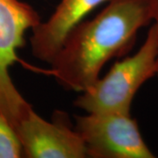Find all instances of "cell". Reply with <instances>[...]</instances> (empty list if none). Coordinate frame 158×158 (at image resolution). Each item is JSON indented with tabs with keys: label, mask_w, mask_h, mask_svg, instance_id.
<instances>
[{
	"label": "cell",
	"mask_w": 158,
	"mask_h": 158,
	"mask_svg": "<svg viewBox=\"0 0 158 158\" xmlns=\"http://www.w3.org/2000/svg\"><path fill=\"white\" fill-rule=\"evenodd\" d=\"M150 21L148 0H108L97 16L69 33L51 61L50 74L69 90L85 91L99 78L104 65L129 49Z\"/></svg>",
	"instance_id": "1"
},
{
	"label": "cell",
	"mask_w": 158,
	"mask_h": 158,
	"mask_svg": "<svg viewBox=\"0 0 158 158\" xmlns=\"http://www.w3.org/2000/svg\"><path fill=\"white\" fill-rule=\"evenodd\" d=\"M40 22L33 7L18 0H0V113L14 127L32 109L15 87L9 69L18 60L28 29Z\"/></svg>",
	"instance_id": "3"
},
{
	"label": "cell",
	"mask_w": 158,
	"mask_h": 158,
	"mask_svg": "<svg viewBox=\"0 0 158 158\" xmlns=\"http://www.w3.org/2000/svg\"><path fill=\"white\" fill-rule=\"evenodd\" d=\"M86 113L77 117L75 130L85 142L88 157H156L130 113Z\"/></svg>",
	"instance_id": "4"
},
{
	"label": "cell",
	"mask_w": 158,
	"mask_h": 158,
	"mask_svg": "<svg viewBox=\"0 0 158 158\" xmlns=\"http://www.w3.org/2000/svg\"><path fill=\"white\" fill-rule=\"evenodd\" d=\"M148 4H149V8H150V12H151V18H152V20H154L155 22L154 25L156 27L158 35V0H148Z\"/></svg>",
	"instance_id": "8"
},
{
	"label": "cell",
	"mask_w": 158,
	"mask_h": 158,
	"mask_svg": "<svg viewBox=\"0 0 158 158\" xmlns=\"http://www.w3.org/2000/svg\"><path fill=\"white\" fill-rule=\"evenodd\" d=\"M108 0H62L46 21L33 28L30 38L34 56L50 63L69 33L85 18Z\"/></svg>",
	"instance_id": "6"
},
{
	"label": "cell",
	"mask_w": 158,
	"mask_h": 158,
	"mask_svg": "<svg viewBox=\"0 0 158 158\" xmlns=\"http://www.w3.org/2000/svg\"><path fill=\"white\" fill-rule=\"evenodd\" d=\"M157 71L158 35L153 25L135 54L116 62L104 77L82 92L75 106L86 113H130L137 91Z\"/></svg>",
	"instance_id": "2"
},
{
	"label": "cell",
	"mask_w": 158,
	"mask_h": 158,
	"mask_svg": "<svg viewBox=\"0 0 158 158\" xmlns=\"http://www.w3.org/2000/svg\"><path fill=\"white\" fill-rule=\"evenodd\" d=\"M28 158H85L87 149L75 129L41 118L32 108L15 127Z\"/></svg>",
	"instance_id": "5"
},
{
	"label": "cell",
	"mask_w": 158,
	"mask_h": 158,
	"mask_svg": "<svg viewBox=\"0 0 158 158\" xmlns=\"http://www.w3.org/2000/svg\"><path fill=\"white\" fill-rule=\"evenodd\" d=\"M23 156L21 144L11 124L0 113V158Z\"/></svg>",
	"instance_id": "7"
}]
</instances>
